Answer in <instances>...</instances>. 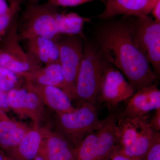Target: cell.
Masks as SVG:
<instances>
[{
    "instance_id": "6da1fadb",
    "label": "cell",
    "mask_w": 160,
    "mask_h": 160,
    "mask_svg": "<svg viewBox=\"0 0 160 160\" xmlns=\"http://www.w3.org/2000/svg\"><path fill=\"white\" fill-rule=\"evenodd\" d=\"M97 40L100 55L120 69L135 92L155 84L158 76L135 42L128 22L103 26Z\"/></svg>"
},
{
    "instance_id": "7a4b0ae2",
    "label": "cell",
    "mask_w": 160,
    "mask_h": 160,
    "mask_svg": "<svg viewBox=\"0 0 160 160\" xmlns=\"http://www.w3.org/2000/svg\"><path fill=\"white\" fill-rule=\"evenodd\" d=\"M59 7L49 2L43 4L27 3L18 22L20 40L41 37L58 42L62 34L58 29L56 15Z\"/></svg>"
},
{
    "instance_id": "3957f363",
    "label": "cell",
    "mask_w": 160,
    "mask_h": 160,
    "mask_svg": "<svg viewBox=\"0 0 160 160\" xmlns=\"http://www.w3.org/2000/svg\"><path fill=\"white\" fill-rule=\"evenodd\" d=\"M106 121L101 120L94 105L84 102L71 112L56 114V132L74 148L89 133L97 131Z\"/></svg>"
},
{
    "instance_id": "277c9868",
    "label": "cell",
    "mask_w": 160,
    "mask_h": 160,
    "mask_svg": "<svg viewBox=\"0 0 160 160\" xmlns=\"http://www.w3.org/2000/svg\"><path fill=\"white\" fill-rule=\"evenodd\" d=\"M99 52L90 44L83 47L82 57L76 80V100L95 105L98 102L104 64Z\"/></svg>"
},
{
    "instance_id": "5b68a950",
    "label": "cell",
    "mask_w": 160,
    "mask_h": 160,
    "mask_svg": "<svg viewBox=\"0 0 160 160\" xmlns=\"http://www.w3.org/2000/svg\"><path fill=\"white\" fill-rule=\"evenodd\" d=\"M19 14L12 19L0 38V66L18 74L42 67V64L24 51L20 44L18 30Z\"/></svg>"
},
{
    "instance_id": "8992f818",
    "label": "cell",
    "mask_w": 160,
    "mask_h": 160,
    "mask_svg": "<svg viewBox=\"0 0 160 160\" xmlns=\"http://www.w3.org/2000/svg\"><path fill=\"white\" fill-rule=\"evenodd\" d=\"M134 17L128 23L135 42L158 77L160 73V23L148 15Z\"/></svg>"
},
{
    "instance_id": "52a82bcc",
    "label": "cell",
    "mask_w": 160,
    "mask_h": 160,
    "mask_svg": "<svg viewBox=\"0 0 160 160\" xmlns=\"http://www.w3.org/2000/svg\"><path fill=\"white\" fill-rule=\"evenodd\" d=\"M58 43L59 48V62L64 78L63 90L70 100H76V80L84 47L82 38L78 35L62 34Z\"/></svg>"
},
{
    "instance_id": "ba28073f",
    "label": "cell",
    "mask_w": 160,
    "mask_h": 160,
    "mask_svg": "<svg viewBox=\"0 0 160 160\" xmlns=\"http://www.w3.org/2000/svg\"><path fill=\"white\" fill-rule=\"evenodd\" d=\"M135 92L119 70L105 66L98 102L107 106H116L130 98Z\"/></svg>"
},
{
    "instance_id": "9c48e42d",
    "label": "cell",
    "mask_w": 160,
    "mask_h": 160,
    "mask_svg": "<svg viewBox=\"0 0 160 160\" xmlns=\"http://www.w3.org/2000/svg\"><path fill=\"white\" fill-rule=\"evenodd\" d=\"M135 92L121 115L146 116L149 112L160 108V91L155 84Z\"/></svg>"
},
{
    "instance_id": "30bf717a",
    "label": "cell",
    "mask_w": 160,
    "mask_h": 160,
    "mask_svg": "<svg viewBox=\"0 0 160 160\" xmlns=\"http://www.w3.org/2000/svg\"><path fill=\"white\" fill-rule=\"evenodd\" d=\"M38 154L44 160H76L74 147L56 132L46 128Z\"/></svg>"
},
{
    "instance_id": "8fae6325",
    "label": "cell",
    "mask_w": 160,
    "mask_h": 160,
    "mask_svg": "<svg viewBox=\"0 0 160 160\" xmlns=\"http://www.w3.org/2000/svg\"><path fill=\"white\" fill-rule=\"evenodd\" d=\"M156 1L107 0L105 10L98 16V18L100 19L106 20L121 15L133 17L148 15L150 13L152 8Z\"/></svg>"
},
{
    "instance_id": "7c38bea8",
    "label": "cell",
    "mask_w": 160,
    "mask_h": 160,
    "mask_svg": "<svg viewBox=\"0 0 160 160\" xmlns=\"http://www.w3.org/2000/svg\"><path fill=\"white\" fill-rule=\"evenodd\" d=\"M148 115L132 117L118 114L115 128L116 147L122 149L129 147L149 124Z\"/></svg>"
},
{
    "instance_id": "4fadbf2b",
    "label": "cell",
    "mask_w": 160,
    "mask_h": 160,
    "mask_svg": "<svg viewBox=\"0 0 160 160\" xmlns=\"http://www.w3.org/2000/svg\"><path fill=\"white\" fill-rule=\"evenodd\" d=\"M27 89L34 92L41 98L44 105L55 112L56 114L71 112L76 108L71 100L62 89L53 86H44L25 81Z\"/></svg>"
},
{
    "instance_id": "5bb4252c",
    "label": "cell",
    "mask_w": 160,
    "mask_h": 160,
    "mask_svg": "<svg viewBox=\"0 0 160 160\" xmlns=\"http://www.w3.org/2000/svg\"><path fill=\"white\" fill-rule=\"evenodd\" d=\"M44 128L33 125L22 140L12 149L6 151L13 160H33L38 155L43 138Z\"/></svg>"
},
{
    "instance_id": "9a60e30c",
    "label": "cell",
    "mask_w": 160,
    "mask_h": 160,
    "mask_svg": "<svg viewBox=\"0 0 160 160\" xmlns=\"http://www.w3.org/2000/svg\"><path fill=\"white\" fill-rule=\"evenodd\" d=\"M26 52L45 66L59 62V48L58 42L41 37L25 40Z\"/></svg>"
},
{
    "instance_id": "2e32d148",
    "label": "cell",
    "mask_w": 160,
    "mask_h": 160,
    "mask_svg": "<svg viewBox=\"0 0 160 160\" xmlns=\"http://www.w3.org/2000/svg\"><path fill=\"white\" fill-rule=\"evenodd\" d=\"M27 82L58 87L63 90L64 78L60 62L18 74Z\"/></svg>"
},
{
    "instance_id": "e0dca14e",
    "label": "cell",
    "mask_w": 160,
    "mask_h": 160,
    "mask_svg": "<svg viewBox=\"0 0 160 160\" xmlns=\"http://www.w3.org/2000/svg\"><path fill=\"white\" fill-rule=\"evenodd\" d=\"M90 18L83 17L74 12H60L56 15L58 29L61 34L78 35L84 38L83 29L84 24L89 22Z\"/></svg>"
},
{
    "instance_id": "ac0fdd59",
    "label": "cell",
    "mask_w": 160,
    "mask_h": 160,
    "mask_svg": "<svg viewBox=\"0 0 160 160\" xmlns=\"http://www.w3.org/2000/svg\"><path fill=\"white\" fill-rule=\"evenodd\" d=\"M156 132L152 129L149 124L131 145L121 150L117 148L121 152L129 157L142 160L151 146Z\"/></svg>"
},
{
    "instance_id": "d6986e66",
    "label": "cell",
    "mask_w": 160,
    "mask_h": 160,
    "mask_svg": "<svg viewBox=\"0 0 160 160\" xmlns=\"http://www.w3.org/2000/svg\"><path fill=\"white\" fill-rule=\"evenodd\" d=\"M27 89L28 92L24 106L25 117L29 118L33 122V125L40 126L44 115L45 105L36 92Z\"/></svg>"
},
{
    "instance_id": "ffe728a7",
    "label": "cell",
    "mask_w": 160,
    "mask_h": 160,
    "mask_svg": "<svg viewBox=\"0 0 160 160\" xmlns=\"http://www.w3.org/2000/svg\"><path fill=\"white\" fill-rule=\"evenodd\" d=\"M97 135L95 131L89 133L76 148V160H98Z\"/></svg>"
},
{
    "instance_id": "44dd1931",
    "label": "cell",
    "mask_w": 160,
    "mask_h": 160,
    "mask_svg": "<svg viewBox=\"0 0 160 160\" xmlns=\"http://www.w3.org/2000/svg\"><path fill=\"white\" fill-rule=\"evenodd\" d=\"M27 92L24 82L23 86L15 88L7 92L9 108L21 118L25 117L24 106Z\"/></svg>"
},
{
    "instance_id": "7402d4cb",
    "label": "cell",
    "mask_w": 160,
    "mask_h": 160,
    "mask_svg": "<svg viewBox=\"0 0 160 160\" xmlns=\"http://www.w3.org/2000/svg\"><path fill=\"white\" fill-rule=\"evenodd\" d=\"M31 127L26 123L13 131L0 135V147L6 151L14 148L20 142Z\"/></svg>"
},
{
    "instance_id": "603a6c76",
    "label": "cell",
    "mask_w": 160,
    "mask_h": 160,
    "mask_svg": "<svg viewBox=\"0 0 160 160\" xmlns=\"http://www.w3.org/2000/svg\"><path fill=\"white\" fill-rule=\"evenodd\" d=\"M24 80L18 74L0 66V88L7 92L22 86Z\"/></svg>"
},
{
    "instance_id": "cb8c5ba5",
    "label": "cell",
    "mask_w": 160,
    "mask_h": 160,
    "mask_svg": "<svg viewBox=\"0 0 160 160\" xmlns=\"http://www.w3.org/2000/svg\"><path fill=\"white\" fill-rule=\"evenodd\" d=\"M24 2V0H13L9 5L8 11L0 16V38L5 33L12 19L16 15L19 14L21 6Z\"/></svg>"
},
{
    "instance_id": "d4e9b609",
    "label": "cell",
    "mask_w": 160,
    "mask_h": 160,
    "mask_svg": "<svg viewBox=\"0 0 160 160\" xmlns=\"http://www.w3.org/2000/svg\"><path fill=\"white\" fill-rule=\"evenodd\" d=\"M142 160H160V132H156L151 146Z\"/></svg>"
},
{
    "instance_id": "484cf974",
    "label": "cell",
    "mask_w": 160,
    "mask_h": 160,
    "mask_svg": "<svg viewBox=\"0 0 160 160\" xmlns=\"http://www.w3.org/2000/svg\"><path fill=\"white\" fill-rule=\"evenodd\" d=\"M94 1H100L105 6L107 2V0H48V2L55 6L59 7H74Z\"/></svg>"
},
{
    "instance_id": "4316f807",
    "label": "cell",
    "mask_w": 160,
    "mask_h": 160,
    "mask_svg": "<svg viewBox=\"0 0 160 160\" xmlns=\"http://www.w3.org/2000/svg\"><path fill=\"white\" fill-rule=\"evenodd\" d=\"M105 160H137L134 159L121 152L116 146Z\"/></svg>"
},
{
    "instance_id": "83f0119b",
    "label": "cell",
    "mask_w": 160,
    "mask_h": 160,
    "mask_svg": "<svg viewBox=\"0 0 160 160\" xmlns=\"http://www.w3.org/2000/svg\"><path fill=\"white\" fill-rule=\"evenodd\" d=\"M149 125L152 129L155 131L160 132V108L155 110V114L151 121L149 122Z\"/></svg>"
},
{
    "instance_id": "f1b7e54d",
    "label": "cell",
    "mask_w": 160,
    "mask_h": 160,
    "mask_svg": "<svg viewBox=\"0 0 160 160\" xmlns=\"http://www.w3.org/2000/svg\"><path fill=\"white\" fill-rule=\"evenodd\" d=\"M0 106L2 110L5 112L10 110L8 103L7 92L3 91L0 88Z\"/></svg>"
},
{
    "instance_id": "f546056e",
    "label": "cell",
    "mask_w": 160,
    "mask_h": 160,
    "mask_svg": "<svg viewBox=\"0 0 160 160\" xmlns=\"http://www.w3.org/2000/svg\"><path fill=\"white\" fill-rule=\"evenodd\" d=\"M152 14L154 17L155 20L160 23V0H157L152 8Z\"/></svg>"
},
{
    "instance_id": "4dcf8cb0",
    "label": "cell",
    "mask_w": 160,
    "mask_h": 160,
    "mask_svg": "<svg viewBox=\"0 0 160 160\" xmlns=\"http://www.w3.org/2000/svg\"><path fill=\"white\" fill-rule=\"evenodd\" d=\"M9 6L6 0H0V16L6 13L9 9Z\"/></svg>"
},
{
    "instance_id": "1f68e13d",
    "label": "cell",
    "mask_w": 160,
    "mask_h": 160,
    "mask_svg": "<svg viewBox=\"0 0 160 160\" xmlns=\"http://www.w3.org/2000/svg\"><path fill=\"white\" fill-rule=\"evenodd\" d=\"M9 118V117L6 114V112L0 108V120L8 119Z\"/></svg>"
},
{
    "instance_id": "d6a6232c",
    "label": "cell",
    "mask_w": 160,
    "mask_h": 160,
    "mask_svg": "<svg viewBox=\"0 0 160 160\" xmlns=\"http://www.w3.org/2000/svg\"><path fill=\"white\" fill-rule=\"evenodd\" d=\"M40 0H28L29 3H38Z\"/></svg>"
},
{
    "instance_id": "836d02e7",
    "label": "cell",
    "mask_w": 160,
    "mask_h": 160,
    "mask_svg": "<svg viewBox=\"0 0 160 160\" xmlns=\"http://www.w3.org/2000/svg\"><path fill=\"white\" fill-rule=\"evenodd\" d=\"M0 160H5V155L0 151Z\"/></svg>"
},
{
    "instance_id": "e575fe53",
    "label": "cell",
    "mask_w": 160,
    "mask_h": 160,
    "mask_svg": "<svg viewBox=\"0 0 160 160\" xmlns=\"http://www.w3.org/2000/svg\"><path fill=\"white\" fill-rule=\"evenodd\" d=\"M33 160H44L43 159V158L40 155H38Z\"/></svg>"
},
{
    "instance_id": "d590c367",
    "label": "cell",
    "mask_w": 160,
    "mask_h": 160,
    "mask_svg": "<svg viewBox=\"0 0 160 160\" xmlns=\"http://www.w3.org/2000/svg\"><path fill=\"white\" fill-rule=\"evenodd\" d=\"M5 160H13L11 158L5 155Z\"/></svg>"
},
{
    "instance_id": "8d00e7d4",
    "label": "cell",
    "mask_w": 160,
    "mask_h": 160,
    "mask_svg": "<svg viewBox=\"0 0 160 160\" xmlns=\"http://www.w3.org/2000/svg\"><path fill=\"white\" fill-rule=\"evenodd\" d=\"M7 2H8V3H9V5H10L13 2V0H6Z\"/></svg>"
},
{
    "instance_id": "74e56055",
    "label": "cell",
    "mask_w": 160,
    "mask_h": 160,
    "mask_svg": "<svg viewBox=\"0 0 160 160\" xmlns=\"http://www.w3.org/2000/svg\"><path fill=\"white\" fill-rule=\"evenodd\" d=\"M153 1H156L157 0H153Z\"/></svg>"
}]
</instances>
